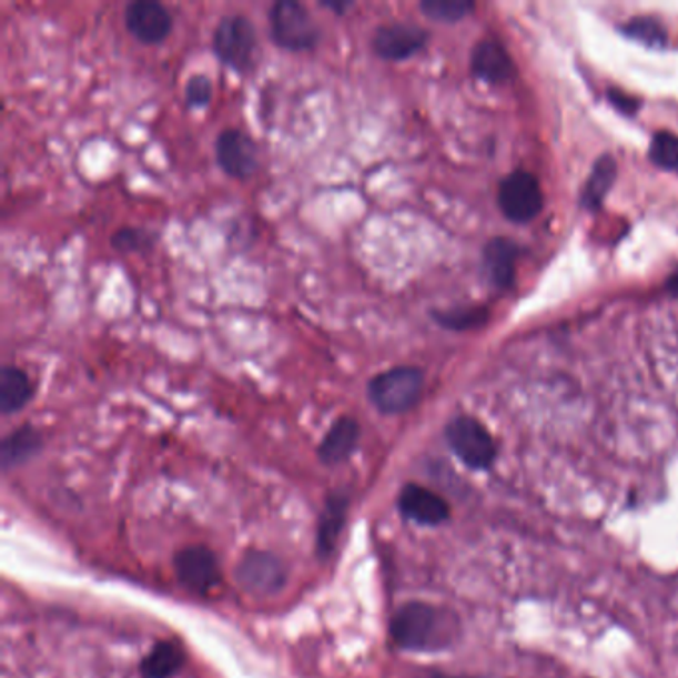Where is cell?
<instances>
[{
  "instance_id": "obj_1",
  "label": "cell",
  "mask_w": 678,
  "mask_h": 678,
  "mask_svg": "<svg viewBox=\"0 0 678 678\" xmlns=\"http://www.w3.org/2000/svg\"><path fill=\"white\" fill-rule=\"evenodd\" d=\"M462 625L458 615L431 603L402 605L391 621L392 640L412 652H438L454 647Z\"/></svg>"
},
{
  "instance_id": "obj_2",
  "label": "cell",
  "mask_w": 678,
  "mask_h": 678,
  "mask_svg": "<svg viewBox=\"0 0 678 678\" xmlns=\"http://www.w3.org/2000/svg\"><path fill=\"white\" fill-rule=\"evenodd\" d=\"M422 391L424 373L416 366H394L373 376L366 386L368 401L386 416L412 411L421 401Z\"/></svg>"
},
{
  "instance_id": "obj_3",
  "label": "cell",
  "mask_w": 678,
  "mask_h": 678,
  "mask_svg": "<svg viewBox=\"0 0 678 678\" xmlns=\"http://www.w3.org/2000/svg\"><path fill=\"white\" fill-rule=\"evenodd\" d=\"M269 29L279 49L289 52L313 50L321 40V29L311 10L296 0H277L269 9Z\"/></svg>"
},
{
  "instance_id": "obj_4",
  "label": "cell",
  "mask_w": 678,
  "mask_h": 678,
  "mask_svg": "<svg viewBox=\"0 0 678 678\" xmlns=\"http://www.w3.org/2000/svg\"><path fill=\"white\" fill-rule=\"evenodd\" d=\"M213 50L225 67L245 74L255 64L257 30L245 14H227L215 27Z\"/></svg>"
},
{
  "instance_id": "obj_5",
  "label": "cell",
  "mask_w": 678,
  "mask_h": 678,
  "mask_svg": "<svg viewBox=\"0 0 678 678\" xmlns=\"http://www.w3.org/2000/svg\"><path fill=\"white\" fill-rule=\"evenodd\" d=\"M449 448L468 468L487 469L496 459V444L482 422L458 416L446 428Z\"/></svg>"
},
{
  "instance_id": "obj_6",
  "label": "cell",
  "mask_w": 678,
  "mask_h": 678,
  "mask_svg": "<svg viewBox=\"0 0 678 678\" xmlns=\"http://www.w3.org/2000/svg\"><path fill=\"white\" fill-rule=\"evenodd\" d=\"M175 577L182 587L193 595H210L221 585V567L217 555L210 547H185L173 559Z\"/></svg>"
},
{
  "instance_id": "obj_7",
  "label": "cell",
  "mask_w": 678,
  "mask_h": 678,
  "mask_svg": "<svg viewBox=\"0 0 678 678\" xmlns=\"http://www.w3.org/2000/svg\"><path fill=\"white\" fill-rule=\"evenodd\" d=\"M235 575H237V583L241 587L257 597L275 595L287 583L285 564L279 559L277 555L259 551V549H251L241 557Z\"/></svg>"
},
{
  "instance_id": "obj_8",
  "label": "cell",
  "mask_w": 678,
  "mask_h": 678,
  "mask_svg": "<svg viewBox=\"0 0 678 678\" xmlns=\"http://www.w3.org/2000/svg\"><path fill=\"white\" fill-rule=\"evenodd\" d=\"M499 208L507 220L527 223L539 215L544 195L539 182L532 173L516 172L504 180L499 188Z\"/></svg>"
},
{
  "instance_id": "obj_9",
  "label": "cell",
  "mask_w": 678,
  "mask_h": 678,
  "mask_svg": "<svg viewBox=\"0 0 678 678\" xmlns=\"http://www.w3.org/2000/svg\"><path fill=\"white\" fill-rule=\"evenodd\" d=\"M215 155L221 170L235 180H249L257 172V144L237 128H227L217 135Z\"/></svg>"
},
{
  "instance_id": "obj_10",
  "label": "cell",
  "mask_w": 678,
  "mask_h": 678,
  "mask_svg": "<svg viewBox=\"0 0 678 678\" xmlns=\"http://www.w3.org/2000/svg\"><path fill=\"white\" fill-rule=\"evenodd\" d=\"M125 29L144 44H160L170 37L173 19L158 0H134L125 7Z\"/></svg>"
},
{
  "instance_id": "obj_11",
  "label": "cell",
  "mask_w": 678,
  "mask_h": 678,
  "mask_svg": "<svg viewBox=\"0 0 678 678\" xmlns=\"http://www.w3.org/2000/svg\"><path fill=\"white\" fill-rule=\"evenodd\" d=\"M428 42V32L416 24H384L378 27L373 37V50L376 57L388 62H401L418 54Z\"/></svg>"
},
{
  "instance_id": "obj_12",
  "label": "cell",
  "mask_w": 678,
  "mask_h": 678,
  "mask_svg": "<svg viewBox=\"0 0 678 678\" xmlns=\"http://www.w3.org/2000/svg\"><path fill=\"white\" fill-rule=\"evenodd\" d=\"M402 516L418 526H439L448 522L449 506L444 497L428 487L418 484H406L398 496Z\"/></svg>"
},
{
  "instance_id": "obj_13",
  "label": "cell",
  "mask_w": 678,
  "mask_h": 678,
  "mask_svg": "<svg viewBox=\"0 0 678 678\" xmlns=\"http://www.w3.org/2000/svg\"><path fill=\"white\" fill-rule=\"evenodd\" d=\"M348 507H351V496L344 489L331 492L326 497L325 506L321 509L318 524H316V555L321 559H326L335 554L336 544L346 524Z\"/></svg>"
},
{
  "instance_id": "obj_14",
  "label": "cell",
  "mask_w": 678,
  "mask_h": 678,
  "mask_svg": "<svg viewBox=\"0 0 678 678\" xmlns=\"http://www.w3.org/2000/svg\"><path fill=\"white\" fill-rule=\"evenodd\" d=\"M361 442V424L353 416H341L333 422L323 442L316 448V456L325 466H338L351 459Z\"/></svg>"
},
{
  "instance_id": "obj_15",
  "label": "cell",
  "mask_w": 678,
  "mask_h": 678,
  "mask_svg": "<svg viewBox=\"0 0 678 678\" xmlns=\"http://www.w3.org/2000/svg\"><path fill=\"white\" fill-rule=\"evenodd\" d=\"M42 446H44V439L34 426H30V424L19 426L17 431L10 432L9 436L2 439V444H0L2 469L9 472V469L19 468L22 464H27L39 454Z\"/></svg>"
},
{
  "instance_id": "obj_16",
  "label": "cell",
  "mask_w": 678,
  "mask_h": 678,
  "mask_svg": "<svg viewBox=\"0 0 678 678\" xmlns=\"http://www.w3.org/2000/svg\"><path fill=\"white\" fill-rule=\"evenodd\" d=\"M34 394V386L30 381L29 374L24 373L19 366L4 364L0 368V412L2 414H14L20 412Z\"/></svg>"
},
{
  "instance_id": "obj_17",
  "label": "cell",
  "mask_w": 678,
  "mask_h": 678,
  "mask_svg": "<svg viewBox=\"0 0 678 678\" xmlns=\"http://www.w3.org/2000/svg\"><path fill=\"white\" fill-rule=\"evenodd\" d=\"M185 665V650L175 640H162L145 655L140 665L142 678H173Z\"/></svg>"
},
{
  "instance_id": "obj_18",
  "label": "cell",
  "mask_w": 678,
  "mask_h": 678,
  "mask_svg": "<svg viewBox=\"0 0 678 678\" xmlns=\"http://www.w3.org/2000/svg\"><path fill=\"white\" fill-rule=\"evenodd\" d=\"M472 68H474V74L486 82H504L514 74L512 60L507 57L506 50L494 40L479 42L472 57Z\"/></svg>"
},
{
  "instance_id": "obj_19",
  "label": "cell",
  "mask_w": 678,
  "mask_h": 678,
  "mask_svg": "<svg viewBox=\"0 0 678 678\" xmlns=\"http://www.w3.org/2000/svg\"><path fill=\"white\" fill-rule=\"evenodd\" d=\"M517 249L506 240L492 241L486 247V265L497 287H507L514 281Z\"/></svg>"
},
{
  "instance_id": "obj_20",
  "label": "cell",
  "mask_w": 678,
  "mask_h": 678,
  "mask_svg": "<svg viewBox=\"0 0 678 678\" xmlns=\"http://www.w3.org/2000/svg\"><path fill=\"white\" fill-rule=\"evenodd\" d=\"M615 182V162L611 158H603L595 165L589 182L583 192V205L589 210H597L601 205L605 195L611 190Z\"/></svg>"
},
{
  "instance_id": "obj_21",
  "label": "cell",
  "mask_w": 678,
  "mask_h": 678,
  "mask_svg": "<svg viewBox=\"0 0 678 678\" xmlns=\"http://www.w3.org/2000/svg\"><path fill=\"white\" fill-rule=\"evenodd\" d=\"M421 10L431 20L438 22H458L466 19L474 10V4L468 0H424Z\"/></svg>"
},
{
  "instance_id": "obj_22",
  "label": "cell",
  "mask_w": 678,
  "mask_h": 678,
  "mask_svg": "<svg viewBox=\"0 0 678 678\" xmlns=\"http://www.w3.org/2000/svg\"><path fill=\"white\" fill-rule=\"evenodd\" d=\"M434 321L449 331H468L482 325L487 313L482 308H456V311H436L432 313Z\"/></svg>"
},
{
  "instance_id": "obj_23",
  "label": "cell",
  "mask_w": 678,
  "mask_h": 678,
  "mask_svg": "<svg viewBox=\"0 0 678 678\" xmlns=\"http://www.w3.org/2000/svg\"><path fill=\"white\" fill-rule=\"evenodd\" d=\"M110 243L120 253H142L155 243L152 233L140 227H122L110 237Z\"/></svg>"
},
{
  "instance_id": "obj_24",
  "label": "cell",
  "mask_w": 678,
  "mask_h": 678,
  "mask_svg": "<svg viewBox=\"0 0 678 678\" xmlns=\"http://www.w3.org/2000/svg\"><path fill=\"white\" fill-rule=\"evenodd\" d=\"M650 160L662 170L678 172V135L667 132L655 135L650 144Z\"/></svg>"
},
{
  "instance_id": "obj_25",
  "label": "cell",
  "mask_w": 678,
  "mask_h": 678,
  "mask_svg": "<svg viewBox=\"0 0 678 678\" xmlns=\"http://www.w3.org/2000/svg\"><path fill=\"white\" fill-rule=\"evenodd\" d=\"M625 32L629 34L630 39L639 40L647 47H665V42H667L665 30L657 20L652 19L633 20L630 24L625 27Z\"/></svg>"
},
{
  "instance_id": "obj_26",
  "label": "cell",
  "mask_w": 678,
  "mask_h": 678,
  "mask_svg": "<svg viewBox=\"0 0 678 678\" xmlns=\"http://www.w3.org/2000/svg\"><path fill=\"white\" fill-rule=\"evenodd\" d=\"M213 97V84H211L210 78L205 74H193L188 84H185V100L188 105L192 108H203L211 102Z\"/></svg>"
},
{
  "instance_id": "obj_27",
  "label": "cell",
  "mask_w": 678,
  "mask_h": 678,
  "mask_svg": "<svg viewBox=\"0 0 678 678\" xmlns=\"http://www.w3.org/2000/svg\"><path fill=\"white\" fill-rule=\"evenodd\" d=\"M321 7L335 12L338 17H343L348 10L353 9V0H321Z\"/></svg>"
},
{
  "instance_id": "obj_28",
  "label": "cell",
  "mask_w": 678,
  "mask_h": 678,
  "mask_svg": "<svg viewBox=\"0 0 678 678\" xmlns=\"http://www.w3.org/2000/svg\"><path fill=\"white\" fill-rule=\"evenodd\" d=\"M667 289H669L670 295L678 296V269L670 275L669 283H667Z\"/></svg>"
},
{
  "instance_id": "obj_29",
  "label": "cell",
  "mask_w": 678,
  "mask_h": 678,
  "mask_svg": "<svg viewBox=\"0 0 678 678\" xmlns=\"http://www.w3.org/2000/svg\"><path fill=\"white\" fill-rule=\"evenodd\" d=\"M431 678H469V677H449V675H442V672H434Z\"/></svg>"
}]
</instances>
